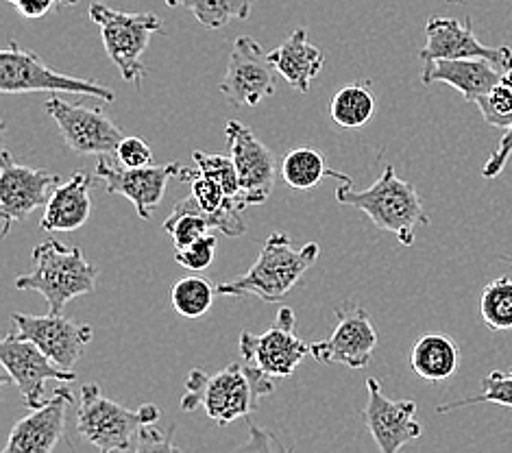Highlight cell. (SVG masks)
<instances>
[{
    "mask_svg": "<svg viewBox=\"0 0 512 453\" xmlns=\"http://www.w3.org/2000/svg\"><path fill=\"white\" fill-rule=\"evenodd\" d=\"M480 314L491 332H510L512 329V279L497 277L482 290Z\"/></svg>",
    "mask_w": 512,
    "mask_h": 453,
    "instance_id": "obj_28",
    "label": "cell"
},
{
    "mask_svg": "<svg viewBox=\"0 0 512 453\" xmlns=\"http://www.w3.org/2000/svg\"><path fill=\"white\" fill-rule=\"evenodd\" d=\"M160 419L162 412L153 403H144L140 410L133 412L103 397L99 384H85L81 388L77 430L85 443L103 453L136 451L142 427Z\"/></svg>",
    "mask_w": 512,
    "mask_h": 453,
    "instance_id": "obj_5",
    "label": "cell"
},
{
    "mask_svg": "<svg viewBox=\"0 0 512 453\" xmlns=\"http://www.w3.org/2000/svg\"><path fill=\"white\" fill-rule=\"evenodd\" d=\"M75 401L68 386H59L53 397L31 414L20 419L9 434L3 453H48L53 451L66 430V410Z\"/></svg>",
    "mask_w": 512,
    "mask_h": 453,
    "instance_id": "obj_19",
    "label": "cell"
},
{
    "mask_svg": "<svg viewBox=\"0 0 512 453\" xmlns=\"http://www.w3.org/2000/svg\"><path fill=\"white\" fill-rule=\"evenodd\" d=\"M44 107L46 114L57 122L66 144L77 153L116 155L120 140L125 138L103 109L68 103L59 96H51Z\"/></svg>",
    "mask_w": 512,
    "mask_h": 453,
    "instance_id": "obj_14",
    "label": "cell"
},
{
    "mask_svg": "<svg viewBox=\"0 0 512 453\" xmlns=\"http://www.w3.org/2000/svg\"><path fill=\"white\" fill-rule=\"evenodd\" d=\"M336 201L367 214L377 229L393 234L404 247H412L419 227L430 225L419 190L410 181L399 179L390 164L367 190H353V179L340 183Z\"/></svg>",
    "mask_w": 512,
    "mask_h": 453,
    "instance_id": "obj_2",
    "label": "cell"
},
{
    "mask_svg": "<svg viewBox=\"0 0 512 453\" xmlns=\"http://www.w3.org/2000/svg\"><path fill=\"white\" fill-rule=\"evenodd\" d=\"M510 129H512V127H510Z\"/></svg>",
    "mask_w": 512,
    "mask_h": 453,
    "instance_id": "obj_38",
    "label": "cell"
},
{
    "mask_svg": "<svg viewBox=\"0 0 512 453\" xmlns=\"http://www.w3.org/2000/svg\"><path fill=\"white\" fill-rule=\"evenodd\" d=\"M184 166L177 162L151 164L144 168H125L109 162V155H99L94 168L96 183H101L107 194H123L136 207L142 220H149L151 212L162 203L168 181L179 177Z\"/></svg>",
    "mask_w": 512,
    "mask_h": 453,
    "instance_id": "obj_13",
    "label": "cell"
},
{
    "mask_svg": "<svg viewBox=\"0 0 512 453\" xmlns=\"http://www.w3.org/2000/svg\"><path fill=\"white\" fill-rule=\"evenodd\" d=\"M194 164L201 170L203 175L212 177L216 183H221L223 190L227 192V197L231 199H238L242 201V205L247 207L245 199H242V188H240V177H238V170L234 159L231 155H210V153H203V151H194Z\"/></svg>",
    "mask_w": 512,
    "mask_h": 453,
    "instance_id": "obj_31",
    "label": "cell"
},
{
    "mask_svg": "<svg viewBox=\"0 0 512 453\" xmlns=\"http://www.w3.org/2000/svg\"><path fill=\"white\" fill-rule=\"evenodd\" d=\"M325 177H336L340 181H351L349 175L338 173L325 164V155L310 146H299L292 149L282 159V179L288 188L297 192H306L319 186Z\"/></svg>",
    "mask_w": 512,
    "mask_h": 453,
    "instance_id": "obj_25",
    "label": "cell"
},
{
    "mask_svg": "<svg viewBox=\"0 0 512 453\" xmlns=\"http://www.w3.org/2000/svg\"><path fill=\"white\" fill-rule=\"evenodd\" d=\"M504 70L486 59H436L425 61L421 70V83H447L473 103L489 94L502 81Z\"/></svg>",
    "mask_w": 512,
    "mask_h": 453,
    "instance_id": "obj_20",
    "label": "cell"
},
{
    "mask_svg": "<svg viewBox=\"0 0 512 453\" xmlns=\"http://www.w3.org/2000/svg\"><path fill=\"white\" fill-rule=\"evenodd\" d=\"M375 114L371 81H353L340 88L329 101V118L340 129L367 127Z\"/></svg>",
    "mask_w": 512,
    "mask_h": 453,
    "instance_id": "obj_24",
    "label": "cell"
},
{
    "mask_svg": "<svg viewBox=\"0 0 512 453\" xmlns=\"http://www.w3.org/2000/svg\"><path fill=\"white\" fill-rule=\"evenodd\" d=\"M451 3H462V0H451Z\"/></svg>",
    "mask_w": 512,
    "mask_h": 453,
    "instance_id": "obj_37",
    "label": "cell"
},
{
    "mask_svg": "<svg viewBox=\"0 0 512 453\" xmlns=\"http://www.w3.org/2000/svg\"><path fill=\"white\" fill-rule=\"evenodd\" d=\"M216 288L201 275L181 277L170 286V303L179 316L201 318L214 303Z\"/></svg>",
    "mask_w": 512,
    "mask_h": 453,
    "instance_id": "obj_27",
    "label": "cell"
},
{
    "mask_svg": "<svg viewBox=\"0 0 512 453\" xmlns=\"http://www.w3.org/2000/svg\"><path fill=\"white\" fill-rule=\"evenodd\" d=\"M295 312L282 308L275 318V325L264 334H240V355L245 364L258 369L260 373L284 379L297 371V366L310 355V345H306L295 334Z\"/></svg>",
    "mask_w": 512,
    "mask_h": 453,
    "instance_id": "obj_9",
    "label": "cell"
},
{
    "mask_svg": "<svg viewBox=\"0 0 512 453\" xmlns=\"http://www.w3.org/2000/svg\"><path fill=\"white\" fill-rule=\"evenodd\" d=\"M319 253L316 242L295 249L288 234L275 231L262 244L258 260L249 271L218 284L216 292L223 297H255L264 303H279L316 264Z\"/></svg>",
    "mask_w": 512,
    "mask_h": 453,
    "instance_id": "obj_3",
    "label": "cell"
},
{
    "mask_svg": "<svg viewBox=\"0 0 512 453\" xmlns=\"http://www.w3.org/2000/svg\"><path fill=\"white\" fill-rule=\"evenodd\" d=\"M59 181V175L44 168L18 164L9 151L0 159V214H3V238L11 227L27 220L35 210L46 207Z\"/></svg>",
    "mask_w": 512,
    "mask_h": 453,
    "instance_id": "obj_10",
    "label": "cell"
},
{
    "mask_svg": "<svg viewBox=\"0 0 512 453\" xmlns=\"http://www.w3.org/2000/svg\"><path fill=\"white\" fill-rule=\"evenodd\" d=\"M88 16L94 24H99L105 53L120 70V77L127 83L140 85L146 75L142 55L153 35L164 33L162 20L155 14H129L101 3H92Z\"/></svg>",
    "mask_w": 512,
    "mask_h": 453,
    "instance_id": "obj_6",
    "label": "cell"
},
{
    "mask_svg": "<svg viewBox=\"0 0 512 453\" xmlns=\"http://www.w3.org/2000/svg\"><path fill=\"white\" fill-rule=\"evenodd\" d=\"M116 159L125 168H144L153 164V151L142 138H123L116 149Z\"/></svg>",
    "mask_w": 512,
    "mask_h": 453,
    "instance_id": "obj_33",
    "label": "cell"
},
{
    "mask_svg": "<svg viewBox=\"0 0 512 453\" xmlns=\"http://www.w3.org/2000/svg\"><path fill=\"white\" fill-rule=\"evenodd\" d=\"M5 3L14 5L20 16L29 20H38V18H44L48 11L57 5L70 7V5H77L79 0H5Z\"/></svg>",
    "mask_w": 512,
    "mask_h": 453,
    "instance_id": "obj_35",
    "label": "cell"
},
{
    "mask_svg": "<svg viewBox=\"0 0 512 453\" xmlns=\"http://www.w3.org/2000/svg\"><path fill=\"white\" fill-rule=\"evenodd\" d=\"M336 327L329 338L310 345V355L316 362L340 364L347 369H364L373 360L377 347V332L367 310L356 303H343L334 310Z\"/></svg>",
    "mask_w": 512,
    "mask_h": 453,
    "instance_id": "obj_12",
    "label": "cell"
},
{
    "mask_svg": "<svg viewBox=\"0 0 512 453\" xmlns=\"http://www.w3.org/2000/svg\"><path fill=\"white\" fill-rule=\"evenodd\" d=\"M216 255V238L212 234H205L199 240H194L186 247H177L175 262L181 268H188L192 273H201L205 268H210Z\"/></svg>",
    "mask_w": 512,
    "mask_h": 453,
    "instance_id": "obj_32",
    "label": "cell"
},
{
    "mask_svg": "<svg viewBox=\"0 0 512 453\" xmlns=\"http://www.w3.org/2000/svg\"><path fill=\"white\" fill-rule=\"evenodd\" d=\"M367 395L369 401L362 410V419L382 453H395L421 438L423 427L417 421V403L412 399H388L375 377L367 379Z\"/></svg>",
    "mask_w": 512,
    "mask_h": 453,
    "instance_id": "obj_18",
    "label": "cell"
},
{
    "mask_svg": "<svg viewBox=\"0 0 512 453\" xmlns=\"http://www.w3.org/2000/svg\"><path fill=\"white\" fill-rule=\"evenodd\" d=\"M277 75L284 77L290 88L301 94L310 92L312 81L321 75L325 66V55L319 46L310 44L306 29H295L290 38L268 53Z\"/></svg>",
    "mask_w": 512,
    "mask_h": 453,
    "instance_id": "obj_22",
    "label": "cell"
},
{
    "mask_svg": "<svg viewBox=\"0 0 512 453\" xmlns=\"http://www.w3.org/2000/svg\"><path fill=\"white\" fill-rule=\"evenodd\" d=\"M275 393V379L260 373L253 366L229 364L227 369L207 375L192 369L181 397V410L192 412L203 408L216 425H229L242 416H249L262 397Z\"/></svg>",
    "mask_w": 512,
    "mask_h": 453,
    "instance_id": "obj_1",
    "label": "cell"
},
{
    "mask_svg": "<svg viewBox=\"0 0 512 453\" xmlns=\"http://www.w3.org/2000/svg\"><path fill=\"white\" fill-rule=\"evenodd\" d=\"M0 92H70L92 96V99H99L103 103L116 101V94L105 83L62 75V72L48 68L38 53L27 51L16 42H9L5 51H0Z\"/></svg>",
    "mask_w": 512,
    "mask_h": 453,
    "instance_id": "obj_7",
    "label": "cell"
},
{
    "mask_svg": "<svg viewBox=\"0 0 512 453\" xmlns=\"http://www.w3.org/2000/svg\"><path fill=\"white\" fill-rule=\"evenodd\" d=\"M502 260H504V262H508V264L512 266V253H510V255H502Z\"/></svg>",
    "mask_w": 512,
    "mask_h": 453,
    "instance_id": "obj_36",
    "label": "cell"
},
{
    "mask_svg": "<svg viewBox=\"0 0 512 453\" xmlns=\"http://www.w3.org/2000/svg\"><path fill=\"white\" fill-rule=\"evenodd\" d=\"M179 179L190 183V186H192L190 194L194 197V201L199 203L201 210L207 212V214L223 212L227 205H238V207H242V210H245V205H242V201L227 197V192L223 190L221 183H216L212 177L203 175L199 168H197V173H192V170L184 168V170H181Z\"/></svg>",
    "mask_w": 512,
    "mask_h": 453,
    "instance_id": "obj_30",
    "label": "cell"
},
{
    "mask_svg": "<svg viewBox=\"0 0 512 453\" xmlns=\"http://www.w3.org/2000/svg\"><path fill=\"white\" fill-rule=\"evenodd\" d=\"M168 7H181L192 11V16L205 29L218 31L231 20H247L255 0H164Z\"/></svg>",
    "mask_w": 512,
    "mask_h": 453,
    "instance_id": "obj_26",
    "label": "cell"
},
{
    "mask_svg": "<svg viewBox=\"0 0 512 453\" xmlns=\"http://www.w3.org/2000/svg\"><path fill=\"white\" fill-rule=\"evenodd\" d=\"M225 136L229 155L234 159L240 177L242 199H245L247 207L266 203L273 194L277 179L275 153L238 120H227Z\"/></svg>",
    "mask_w": 512,
    "mask_h": 453,
    "instance_id": "obj_15",
    "label": "cell"
},
{
    "mask_svg": "<svg viewBox=\"0 0 512 453\" xmlns=\"http://www.w3.org/2000/svg\"><path fill=\"white\" fill-rule=\"evenodd\" d=\"M0 362H3V369L7 371V379H11L20 390L27 408L42 406L48 382H77L75 371L62 369L33 340L18 336L14 329L0 342Z\"/></svg>",
    "mask_w": 512,
    "mask_h": 453,
    "instance_id": "obj_8",
    "label": "cell"
},
{
    "mask_svg": "<svg viewBox=\"0 0 512 453\" xmlns=\"http://www.w3.org/2000/svg\"><path fill=\"white\" fill-rule=\"evenodd\" d=\"M412 371L425 382H445L454 377L460 366V347L445 334H428L414 342L410 355Z\"/></svg>",
    "mask_w": 512,
    "mask_h": 453,
    "instance_id": "obj_23",
    "label": "cell"
},
{
    "mask_svg": "<svg viewBox=\"0 0 512 453\" xmlns=\"http://www.w3.org/2000/svg\"><path fill=\"white\" fill-rule=\"evenodd\" d=\"M11 321L18 336L33 340L48 358L66 371H75V364L94 338L90 325L70 321L64 314L48 312L46 316H31L16 312Z\"/></svg>",
    "mask_w": 512,
    "mask_h": 453,
    "instance_id": "obj_16",
    "label": "cell"
},
{
    "mask_svg": "<svg viewBox=\"0 0 512 453\" xmlns=\"http://www.w3.org/2000/svg\"><path fill=\"white\" fill-rule=\"evenodd\" d=\"M157 423L151 425H144L140 438H138V447L136 451H173L179 449L173 443V434H175V425H170L168 430H157L155 427Z\"/></svg>",
    "mask_w": 512,
    "mask_h": 453,
    "instance_id": "obj_34",
    "label": "cell"
},
{
    "mask_svg": "<svg viewBox=\"0 0 512 453\" xmlns=\"http://www.w3.org/2000/svg\"><path fill=\"white\" fill-rule=\"evenodd\" d=\"M275 72L260 42L240 35L231 46L225 77L218 88L234 107H255L275 94Z\"/></svg>",
    "mask_w": 512,
    "mask_h": 453,
    "instance_id": "obj_11",
    "label": "cell"
},
{
    "mask_svg": "<svg viewBox=\"0 0 512 453\" xmlns=\"http://www.w3.org/2000/svg\"><path fill=\"white\" fill-rule=\"evenodd\" d=\"M478 403H495V406L512 408V369L506 371V373L504 371H491L489 375L482 379L480 395L441 403V406L436 408V412L447 414V412H454L458 408L478 406Z\"/></svg>",
    "mask_w": 512,
    "mask_h": 453,
    "instance_id": "obj_29",
    "label": "cell"
},
{
    "mask_svg": "<svg viewBox=\"0 0 512 453\" xmlns=\"http://www.w3.org/2000/svg\"><path fill=\"white\" fill-rule=\"evenodd\" d=\"M94 181V175L79 170L66 183H57L40 220L42 231H46V234H51V231L70 234V231H77L88 223L92 212L90 188Z\"/></svg>",
    "mask_w": 512,
    "mask_h": 453,
    "instance_id": "obj_21",
    "label": "cell"
},
{
    "mask_svg": "<svg viewBox=\"0 0 512 453\" xmlns=\"http://www.w3.org/2000/svg\"><path fill=\"white\" fill-rule=\"evenodd\" d=\"M419 59L423 64L436 59H486L506 72L512 68V48L484 46L475 38L471 18L460 22L432 16L425 24V46L419 51Z\"/></svg>",
    "mask_w": 512,
    "mask_h": 453,
    "instance_id": "obj_17",
    "label": "cell"
},
{
    "mask_svg": "<svg viewBox=\"0 0 512 453\" xmlns=\"http://www.w3.org/2000/svg\"><path fill=\"white\" fill-rule=\"evenodd\" d=\"M31 264V273L16 277V288L40 292L51 314H64L72 299L96 290L99 268L77 247H64L57 240L40 242L31 251Z\"/></svg>",
    "mask_w": 512,
    "mask_h": 453,
    "instance_id": "obj_4",
    "label": "cell"
}]
</instances>
